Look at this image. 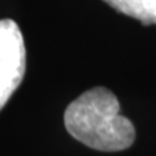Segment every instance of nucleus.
<instances>
[{
  "label": "nucleus",
  "instance_id": "obj_1",
  "mask_svg": "<svg viewBox=\"0 0 156 156\" xmlns=\"http://www.w3.org/2000/svg\"><path fill=\"white\" fill-rule=\"evenodd\" d=\"M64 124L73 138L98 151H122L135 140L133 122L120 115L119 99L105 87L90 89L73 100Z\"/></svg>",
  "mask_w": 156,
  "mask_h": 156
},
{
  "label": "nucleus",
  "instance_id": "obj_2",
  "mask_svg": "<svg viewBox=\"0 0 156 156\" xmlns=\"http://www.w3.org/2000/svg\"><path fill=\"white\" fill-rule=\"evenodd\" d=\"M26 70V48L13 20H0V111L18 89Z\"/></svg>",
  "mask_w": 156,
  "mask_h": 156
},
{
  "label": "nucleus",
  "instance_id": "obj_3",
  "mask_svg": "<svg viewBox=\"0 0 156 156\" xmlns=\"http://www.w3.org/2000/svg\"><path fill=\"white\" fill-rule=\"evenodd\" d=\"M117 12L138 20L144 25H156V0H103Z\"/></svg>",
  "mask_w": 156,
  "mask_h": 156
}]
</instances>
